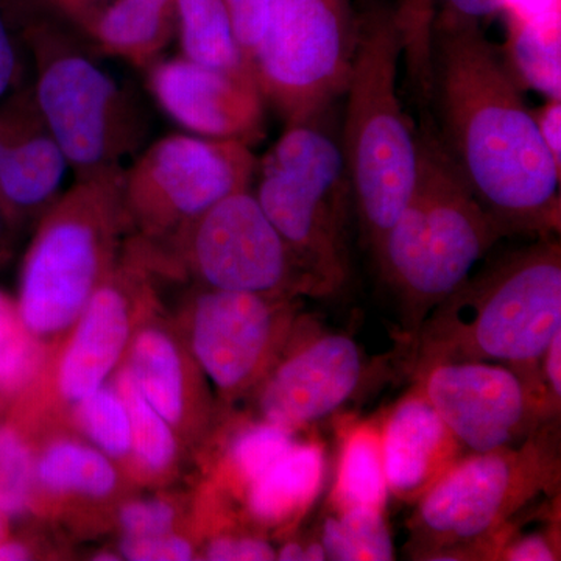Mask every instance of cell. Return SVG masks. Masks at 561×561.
Listing matches in <instances>:
<instances>
[{
	"label": "cell",
	"mask_w": 561,
	"mask_h": 561,
	"mask_svg": "<svg viewBox=\"0 0 561 561\" xmlns=\"http://www.w3.org/2000/svg\"><path fill=\"white\" fill-rule=\"evenodd\" d=\"M5 306H9V302H7L5 297H3L2 294H0V311H2Z\"/></svg>",
	"instance_id": "obj_47"
},
{
	"label": "cell",
	"mask_w": 561,
	"mask_h": 561,
	"mask_svg": "<svg viewBox=\"0 0 561 561\" xmlns=\"http://www.w3.org/2000/svg\"><path fill=\"white\" fill-rule=\"evenodd\" d=\"M507 25L508 68L518 83L561 99V0L502 13Z\"/></svg>",
	"instance_id": "obj_21"
},
{
	"label": "cell",
	"mask_w": 561,
	"mask_h": 561,
	"mask_svg": "<svg viewBox=\"0 0 561 561\" xmlns=\"http://www.w3.org/2000/svg\"><path fill=\"white\" fill-rule=\"evenodd\" d=\"M79 35L39 18L22 24V39L35 62L33 101L77 180L124 169L150 130L136 95L99 65Z\"/></svg>",
	"instance_id": "obj_6"
},
{
	"label": "cell",
	"mask_w": 561,
	"mask_h": 561,
	"mask_svg": "<svg viewBox=\"0 0 561 561\" xmlns=\"http://www.w3.org/2000/svg\"><path fill=\"white\" fill-rule=\"evenodd\" d=\"M175 31L176 0H108L84 38L102 54L147 70Z\"/></svg>",
	"instance_id": "obj_19"
},
{
	"label": "cell",
	"mask_w": 561,
	"mask_h": 561,
	"mask_svg": "<svg viewBox=\"0 0 561 561\" xmlns=\"http://www.w3.org/2000/svg\"><path fill=\"white\" fill-rule=\"evenodd\" d=\"M20 39L3 10H0V101L18 87L21 77Z\"/></svg>",
	"instance_id": "obj_39"
},
{
	"label": "cell",
	"mask_w": 561,
	"mask_h": 561,
	"mask_svg": "<svg viewBox=\"0 0 561 561\" xmlns=\"http://www.w3.org/2000/svg\"><path fill=\"white\" fill-rule=\"evenodd\" d=\"M160 242L171 243L176 260L203 286L280 297H323L251 190L224 198Z\"/></svg>",
	"instance_id": "obj_11"
},
{
	"label": "cell",
	"mask_w": 561,
	"mask_h": 561,
	"mask_svg": "<svg viewBox=\"0 0 561 561\" xmlns=\"http://www.w3.org/2000/svg\"><path fill=\"white\" fill-rule=\"evenodd\" d=\"M68 169L33 101L0 162V213L10 220L43 217L60 198Z\"/></svg>",
	"instance_id": "obj_18"
},
{
	"label": "cell",
	"mask_w": 561,
	"mask_h": 561,
	"mask_svg": "<svg viewBox=\"0 0 561 561\" xmlns=\"http://www.w3.org/2000/svg\"><path fill=\"white\" fill-rule=\"evenodd\" d=\"M124 169L76 180L41 217L22 267L16 306L22 323L36 337L72 327L116 265L119 234L127 228Z\"/></svg>",
	"instance_id": "obj_7"
},
{
	"label": "cell",
	"mask_w": 561,
	"mask_h": 561,
	"mask_svg": "<svg viewBox=\"0 0 561 561\" xmlns=\"http://www.w3.org/2000/svg\"><path fill=\"white\" fill-rule=\"evenodd\" d=\"M320 530L328 560L390 561L394 546L383 511L368 507H348L334 511Z\"/></svg>",
	"instance_id": "obj_26"
},
{
	"label": "cell",
	"mask_w": 561,
	"mask_h": 561,
	"mask_svg": "<svg viewBox=\"0 0 561 561\" xmlns=\"http://www.w3.org/2000/svg\"><path fill=\"white\" fill-rule=\"evenodd\" d=\"M381 442L389 493L409 504H416L451 470L463 448L420 383L382 421Z\"/></svg>",
	"instance_id": "obj_17"
},
{
	"label": "cell",
	"mask_w": 561,
	"mask_h": 561,
	"mask_svg": "<svg viewBox=\"0 0 561 561\" xmlns=\"http://www.w3.org/2000/svg\"><path fill=\"white\" fill-rule=\"evenodd\" d=\"M494 560L553 561L560 560V540L556 530L534 531L502 542Z\"/></svg>",
	"instance_id": "obj_38"
},
{
	"label": "cell",
	"mask_w": 561,
	"mask_h": 561,
	"mask_svg": "<svg viewBox=\"0 0 561 561\" xmlns=\"http://www.w3.org/2000/svg\"><path fill=\"white\" fill-rule=\"evenodd\" d=\"M357 33L350 0H273L249 66L287 127L319 119L345 94Z\"/></svg>",
	"instance_id": "obj_9"
},
{
	"label": "cell",
	"mask_w": 561,
	"mask_h": 561,
	"mask_svg": "<svg viewBox=\"0 0 561 561\" xmlns=\"http://www.w3.org/2000/svg\"><path fill=\"white\" fill-rule=\"evenodd\" d=\"M256 179L254 197L295 260L323 297L341 290L350 278L354 214L341 146L316 121L289 125L257 160Z\"/></svg>",
	"instance_id": "obj_8"
},
{
	"label": "cell",
	"mask_w": 561,
	"mask_h": 561,
	"mask_svg": "<svg viewBox=\"0 0 561 561\" xmlns=\"http://www.w3.org/2000/svg\"><path fill=\"white\" fill-rule=\"evenodd\" d=\"M11 5L16 7L25 20L39 18L58 22L72 28L81 36H87L88 31L98 14L108 0H7Z\"/></svg>",
	"instance_id": "obj_33"
},
{
	"label": "cell",
	"mask_w": 561,
	"mask_h": 561,
	"mask_svg": "<svg viewBox=\"0 0 561 561\" xmlns=\"http://www.w3.org/2000/svg\"><path fill=\"white\" fill-rule=\"evenodd\" d=\"M76 419L92 445L113 459L131 453L127 405L114 387H101L76 402Z\"/></svg>",
	"instance_id": "obj_28"
},
{
	"label": "cell",
	"mask_w": 561,
	"mask_h": 561,
	"mask_svg": "<svg viewBox=\"0 0 561 561\" xmlns=\"http://www.w3.org/2000/svg\"><path fill=\"white\" fill-rule=\"evenodd\" d=\"M559 483L553 420L519 445L471 453L416 502L409 551L419 560H493L512 519Z\"/></svg>",
	"instance_id": "obj_5"
},
{
	"label": "cell",
	"mask_w": 561,
	"mask_h": 561,
	"mask_svg": "<svg viewBox=\"0 0 561 561\" xmlns=\"http://www.w3.org/2000/svg\"><path fill=\"white\" fill-rule=\"evenodd\" d=\"M135 253L114 265L77 319L76 331L58 367V389L66 401L79 402L105 386L128 348L131 335V291L139 278Z\"/></svg>",
	"instance_id": "obj_16"
},
{
	"label": "cell",
	"mask_w": 561,
	"mask_h": 561,
	"mask_svg": "<svg viewBox=\"0 0 561 561\" xmlns=\"http://www.w3.org/2000/svg\"><path fill=\"white\" fill-rule=\"evenodd\" d=\"M114 389L127 405L131 453L144 470L160 474L176 459L179 442L173 426L142 397L127 368L119 371Z\"/></svg>",
	"instance_id": "obj_27"
},
{
	"label": "cell",
	"mask_w": 561,
	"mask_h": 561,
	"mask_svg": "<svg viewBox=\"0 0 561 561\" xmlns=\"http://www.w3.org/2000/svg\"><path fill=\"white\" fill-rule=\"evenodd\" d=\"M531 116L546 149L561 171V99H548V103L531 111Z\"/></svg>",
	"instance_id": "obj_40"
},
{
	"label": "cell",
	"mask_w": 561,
	"mask_h": 561,
	"mask_svg": "<svg viewBox=\"0 0 561 561\" xmlns=\"http://www.w3.org/2000/svg\"><path fill=\"white\" fill-rule=\"evenodd\" d=\"M419 383L443 423L471 453L519 445L557 415L540 386L496 362L435 365Z\"/></svg>",
	"instance_id": "obj_13"
},
{
	"label": "cell",
	"mask_w": 561,
	"mask_h": 561,
	"mask_svg": "<svg viewBox=\"0 0 561 561\" xmlns=\"http://www.w3.org/2000/svg\"><path fill=\"white\" fill-rule=\"evenodd\" d=\"M31 559L27 546L20 541H0V561H22Z\"/></svg>",
	"instance_id": "obj_44"
},
{
	"label": "cell",
	"mask_w": 561,
	"mask_h": 561,
	"mask_svg": "<svg viewBox=\"0 0 561 561\" xmlns=\"http://www.w3.org/2000/svg\"><path fill=\"white\" fill-rule=\"evenodd\" d=\"M205 559L213 561L276 560L275 548L264 538L247 535H224L206 546Z\"/></svg>",
	"instance_id": "obj_37"
},
{
	"label": "cell",
	"mask_w": 561,
	"mask_h": 561,
	"mask_svg": "<svg viewBox=\"0 0 561 561\" xmlns=\"http://www.w3.org/2000/svg\"><path fill=\"white\" fill-rule=\"evenodd\" d=\"M224 3L230 14L239 47L249 61L250 51L260 39L273 0H224Z\"/></svg>",
	"instance_id": "obj_36"
},
{
	"label": "cell",
	"mask_w": 561,
	"mask_h": 561,
	"mask_svg": "<svg viewBox=\"0 0 561 561\" xmlns=\"http://www.w3.org/2000/svg\"><path fill=\"white\" fill-rule=\"evenodd\" d=\"M128 373L142 397L172 424L183 426L191 413V375L186 357L168 331L144 328L128 343Z\"/></svg>",
	"instance_id": "obj_22"
},
{
	"label": "cell",
	"mask_w": 561,
	"mask_h": 561,
	"mask_svg": "<svg viewBox=\"0 0 561 561\" xmlns=\"http://www.w3.org/2000/svg\"><path fill=\"white\" fill-rule=\"evenodd\" d=\"M327 456L319 442H297L245 489L247 508L254 522L275 527L294 523L319 497Z\"/></svg>",
	"instance_id": "obj_20"
},
{
	"label": "cell",
	"mask_w": 561,
	"mask_h": 561,
	"mask_svg": "<svg viewBox=\"0 0 561 561\" xmlns=\"http://www.w3.org/2000/svg\"><path fill=\"white\" fill-rule=\"evenodd\" d=\"M559 331L560 242L535 239L471 273L432 309L405 339V368L419 379L449 362H496L545 390L540 360Z\"/></svg>",
	"instance_id": "obj_2"
},
{
	"label": "cell",
	"mask_w": 561,
	"mask_h": 561,
	"mask_svg": "<svg viewBox=\"0 0 561 561\" xmlns=\"http://www.w3.org/2000/svg\"><path fill=\"white\" fill-rule=\"evenodd\" d=\"M35 460L13 427L0 424V513L20 516L31 505Z\"/></svg>",
	"instance_id": "obj_31"
},
{
	"label": "cell",
	"mask_w": 561,
	"mask_h": 561,
	"mask_svg": "<svg viewBox=\"0 0 561 561\" xmlns=\"http://www.w3.org/2000/svg\"><path fill=\"white\" fill-rule=\"evenodd\" d=\"M435 0H402L394 10L404 41L405 57L416 81L426 92L430 88L432 24L435 18Z\"/></svg>",
	"instance_id": "obj_32"
},
{
	"label": "cell",
	"mask_w": 561,
	"mask_h": 561,
	"mask_svg": "<svg viewBox=\"0 0 561 561\" xmlns=\"http://www.w3.org/2000/svg\"><path fill=\"white\" fill-rule=\"evenodd\" d=\"M364 378V354L353 337L302 323L257 383V409L268 423L305 430L342 409Z\"/></svg>",
	"instance_id": "obj_14"
},
{
	"label": "cell",
	"mask_w": 561,
	"mask_h": 561,
	"mask_svg": "<svg viewBox=\"0 0 561 561\" xmlns=\"http://www.w3.org/2000/svg\"><path fill=\"white\" fill-rule=\"evenodd\" d=\"M147 87L158 108L190 135L250 147L264 138L265 102L253 79L179 55L153 62Z\"/></svg>",
	"instance_id": "obj_15"
},
{
	"label": "cell",
	"mask_w": 561,
	"mask_h": 561,
	"mask_svg": "<svg viewBox=\"0 0 561 561\" xmlns=\"http://www.w3.org/2000/svg\"><path fill=\"white\" fill-rule=\"evenodd\" d=\"M175 36L187 60L253 79L224 0H176Z\"/></svg>",
	"instance_id": "obj_24"
},
{
	"label": "cell",
	"mask_w": 561,
	"mask_h": 561,
	"mask_svg": "<svg viewBox=\"0 0 561 561\" xmlns=\"http://www.w3.org/2000/svg\"><path fill=\"white\" fill-rule=\"evenodd\" d=\"M257 158L238 140L173 133L140 151L122 175V208L139 239L160 242L236 192L251 190Z\"/></svg>",
	"instance_id": "obj_10"
},
{
	"label": "cell",
	"mask_w": 561,
	"mask_h": 561,
	"mask_svg": "<svg viewBox=\"0 0 561 561\" xmlns=\"http://www.w3.org/2000/svg\"><path fill=\"white\" fill-rule=\"evenodd\" d=\"M308 545V542H306ZM306 545L300 541H289L276 551V560L280 561H308Z\"/></svg>",
	"instance_id": "obj_45"
},
{
	"label": "cell",
	"mask_w": 561,
	"mask_h": 561,
	"mask_svg": "<svg viewBox=\"0 0 561 561\" xmlns=\"http://www.w3.org/2000/svg\"><path fill=\"white\" fill-rule=\"evenodd\" d=\"M402 51L404 41L394 10L375 11L365 18L345 91L341 149L354 214L375 257L408 205L419 172V136L405 117L397 90Z\"/></svg>",
	"instance_id": "obj_4"
},
{
	"label": "cell",
	"mask_w": 561,
	"mask_h": 561,
	"mask_svg": "<svg viewBox=\"0 0 561 561\" xmlns=\"http://www.w3.org/2000/svg\"><path fill=\"white\" fill-rule=\"evenodd\" d=\"M389 486L383 468L381 423L360 421L342 435L341 459L332 489V511L368 507L386 511Z\"/></svg>",
	"instance_id": "obj_23"
},
{
	"label": "cell",
	"mask_w": 561,
	"mask_h": 561,
	"mask_svg": "<svg viewBox=\"0 0 561 561\" xmlns=\"http://www.w3.org/2000/svg\"><path fill=\"white\" fill-rule=\"evenodd\" d=\"M416 136L419 172L411 197L375 257L400 301L405 339L505 238L461 179L437 133L424 127Z\"/></svg>",
	"instance_id": "obj_3"
},
{
	"label": "cell",
	"mask_w": 561,
	"mask_h": 561,
	"mask_svg": "<svg viewBox=\"0 0 561 561\" xmlns=\"http://www.w3.org/2000/svg\"><path fill=\"white\" fill-rule=\"evenodd\" d=\"M540 378L552 411L560 412L561 401V331L553 335L540 360Z\"/></svg>",
	"instance_id": "obj_42"
},
{
	"label": "cell",
	"mask_w": 561,
	"mask_h": 561,
	"mask_svg": "<svg viewBox=\"0 0 561 561\" xmlns=\"http://www.w3.org/2000/svg\"><path fill=\"white\" fill-rule=\"evenodd\" d=\"M121 553L133 561H186L195 557L192 542L172 531L154 537H125Z\"/></svg>",
	"instance_id": "obj_35"
},
{
	"label": "cell",
	"mask_w": 561,
	"mask_h": 561,
	"mask_svg": "<svg viewBox=\"0 0 561 561\" xmlns=\"http://www.w3.org/2000/svg\"><path fill=\"white\" fill-rule=\"evenodd\" d=\"M435 13L448 14L457 20L481 22L501 14L504 0H435Z\"/></svg>",
	"instance_id": "obj_43"
},
{
	"label": "cell",
	"mask_w": 561,
	"mask_h": 561,
	"mask_svg": "<svg viewBox=\"0 0 561 561\" xmlns=\"http://www.w3.org/2000/svg\"><path fill=\"white\" fill-rule=\"evenodd\" d=\"M35 482L51 493L105 497L117 486V472L95 446L61 440L51 443L35 460Z\"/></svg>",
	"instance_id": "obj_25"
},
{
	"label": "cell",
	"mask_w": 561,
	"mask_h": 561,
	"mask_svg": "<svg viewBox=\"0 0 561 561\" xmlns=\"http://www.w3.org/2000/svg\"><path fill=\"white\" fill-rule=\"evenodd\" d=\"M5 540V516L0 513V541Z\"/></svg>",
	"instance_id": "obj_46"
},
{
	"label": "cell",
	"mask_w": 561,
	"mask_h": 561,
	"mask_svg": "<svg viewBox=\"0 0 561 561\" xmlns=\"http://www.w3.org/2000/svg\"><path fill=\"white\" fill-rule=\"evenodd\" d=\"M43 360L39 339L11 306L0 311V394L18 393L38 375Z\"/></svg>",
	"instance_id": "obj_30"
},
{
	"label": "cell",
	"mask_w": 561,
	"mask_h": 561,
	"mask_svg": "<svg viewBox=\"0 0 561 561\" xmlns=\"http://www.w3.org/2000/svg\"><path fill=\"white\" fill-rule=\"evenodd\" d=\"M32 105L33 94L31 88H28V90L18 91L0 106V162H2L3 153H5L7 147L13 139L14 133L20 128L22 119L32 108Z\"/></svg>",
	"instance_id": "obj_41"
},
{
	"label": "cell",
	"mask_w": 561,
	"mask_h": 561,
	"mask_svg": "<svg viewBox=\"0 0 561 561\" xmlns=\"http://www.w3.org/2000/svg\"><path fill=\"white\" fill-rule=\"evenodd\" d=\"M297 442L295 432L268 421L247 424L228 446V465L234 478L247 489Z\"/></svg>",
	"instance_id": "obj_29"
},
{
	"label": "cell",
	"mask_w": 561,
	"mask_h": 561,
	"mask_svg": "<svg viewBox=\"0 0 561 561\" xmlns=\"http://www.w3.org/2000/svg\"><path fill=\"white\" fill-rule=\"evenodd\" d=\"M430 91L442 146L505 238H556L561 171L481 22L435 13Z\"/></svg>",
	"instance_id": "obj_1"
},
{
	"label": "cell",
	"mask_w": 561,
	"mask_h": 561,
	"mask_svg": "<svg viewBox=\"0 0 561 561\" xmlns=\"http://www.w3.org/2000/svg\"><path fill=\"white\" fill-rule=\"evenodd\" d=\"M176 513L169 502L139 500L127 502L119 511V523L125 537H154L171 534Z\"/></svg>",
	"instance_id": "obj_34"
},
{
	"label": "cell",
	"mask_w": 561,
	"mask_h": 561,
	"mask_svg": "<svg viewBox=\"0 0 561 561\" xmlns=\"http://www.w3.org/2000/svg\"><path fill=\"white\" fill-rule=\"evenodd\" d=\"M187 316L195 364L230 400L264 379L302 324L294 297L206 286Z\"/></svg>",
	"instance_id": "obj_12"
}]
</instances>
